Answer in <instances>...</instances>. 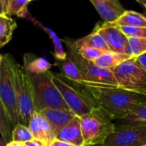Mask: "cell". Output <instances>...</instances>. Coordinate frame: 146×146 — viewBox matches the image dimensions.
<instances>
[{
    "mask_svg": "<svg viewBox=\"0 0 146 146\" xmlns=\"http://www.w3.org/2000/svg\"><path fill=\"white\" fill-rule=\"evenodd\" d=\"M83 85L90 92L97 106L112 120H122L133 107L146 103L145 96L128 92L119 86L98 84Z\"/></svg>",
    "mask_w": 146,
    "mask_h": 146,
    "instance_id": "cell-1",
    "label": "cell"
},
{
    "mask_svg": "<svg viewBox=\"0 0 146 146\" xmlns=\"http://www.w3.org/2000/svg\"><path fill=\"white\" fill-rule=\"evenodd\" d=\"M29 77L33 86L35 111L40 112L46 109L70 110L54 84L50 71L40 74H29Z\"/></svg>",
    "mask_w": 146,
    "mask_h": 146,
    "instance_id": "cell-2",
    "label": "cell"
},
{
    "mask_svg": "<svg viewBox=\"0 0 146 146\" xmlns=\"http://www.w3.org/2000/svg\"><path fill=\"white\" fill-rule=\"evenodd\" d=\"M80 118L85 145H104L115 127L113 120L100 108Z\"/></svg>",
    "mask_w": 146,
    "mask_h": 146,
    "instance_id": "cell-3",
    "label": "cell"
},
{
    "mask_svg": "<svg viewBox=\"0 0 146 146\" xmlns=\"http://www.w3.org/2000/svg\"><path fill=\"white\" fill-rule=\"evenodd\" d=\"M15 61L10 54L3 56L0 65V98L14 126L19 124V110L15 93L14 66Z\"/></svg>",
    "mask_w": 146,
    "mask_h": 146,
    "instance_id": "cell-4",
    "label": "cell"
},
{
    "mask_svg": "<svg viewBox=\"0 0 146 146\" xmlns=\"http://www.w3.org/2000/svg\"><path fill=\"white\" fill-rule=\"evenodd\" d=\"M14 75L19 110V123L27 127L30 118L35 111L32 82L28 72L17 62L14 66Z\"/></svg>",
    "mask_w": 146,
    "mask_h": 146,
    "instance_id": "cell-5",
    "label": "cell"
},
{
    "mask_svg": "<svg viewBox=\"0 0 146 146\" xmlns=\"http://www.w3.org/2000/svg\"><path fill=\"white\" fill-rule=\"evenodd\" d=\"M112 71L119 87L146 97V71L135 58L125 61Z\"/></svg>",
    "mask_w": 146,
    "mask_h": 146,
    "instance_id": "cell-6",
    "label": "cell"
},
{
    "mask_svg": "<svg viewBox=\"0 0 146 146\" xmlns=\"http://www.w3.org/2000/svg\"><path fill=\"white\" fill-rule=\"evenodd\" d=\"M50 75L64 102L76 116L81 117L91 113L93 109L98 108L93 100L68 84L61 74L50 72Z\"/></svg>",
    "mask_w": 146,
    "mask_h": 146,
    "instance_id": "cell-7",
    "label": "cell"
},
{
    "mask_svg": "<svg viewBox=\"0 0 146 146\" xmlns=\"http://www.w3.org/2000/svg\"><path fill=\"white\" fill-rule=\"evenodd\" d=\"M69 55L79 65L86 80V84H98L118 86L117 80L112 70L98 66L95 62L83 59L73 45L71 39H64Z\"/></svg>",
    "mask_w": 146,
    "mask_h": 146,
    "instance_id": "cell-8",
    "label": "cell"
},
{
    "mask_svg": "<svg viewBox=\"0 0 146 146\" xmlns=\"http://www.w3.org/2000/svg\"><path fill=\"white\" fill-rule=\"evenodd\" d=\"M104 145H146V125H115L114 132L107 138Z\"/></svg>",
    "mask_w": 146,
    "mask_h": 146,
    "instance_id": "cell-9",
    "label": "cell"
},
{
    "mask_svg": "<svg viewBox=\"0 0 146 146\" xmlns=\"http://www.w3.org/2000/svg\"><path fill=\"white\" fill-rule=\"evenodd\" d=\"M95 29L102 35L110 51L128 55V38L121 31L120 27L113 24L104 23L98 24Z\"/></svg>",
    "mask_w": 146,
    "mask_h": 146,
    "instance_id": "cell-10",
    "label": "cell"
},
{
    "mask_svg": "<svg viewBox=\"0 0 146 146\" xmlns=\"http://www.w3.org/2000/svg\"><path fill=\"white\" fill-rule=\"evenodd\" d=\"M27 127L31 131L33 139L43 142L46 146L56 139V136L50 123L38 111L33 112Z\"/></svg>",
    "mask_w": 146,
    "mask_h": 146,
    "instance_id": "cell-11",
    "label": "cell"
},
{
    "mask_svg": "<svg viewBox=\"0 0 146 146\" xmlns=\"http://www.w3.org/2000/svg\"><path fill=\"white\" fill-rule=\"evenodd\" d=\"M104 23L112 24L125 13L126 9L117 0H91Z\"/></svg>",
    "mask_w": 146,
    "mask_h": 146,
    "instance_id": "cell-12",
    "label": "cell"
},
{
    "mask_svg": "<svg viewBox=\"0 0 146 146\" xmlns=\"http://www.w3.org/2000/svg\"><path fill=\"white\" fill-rule=\"evenodd\" d=\"M39 113L50 123L56 136L76 116L71 110L63 109H46Z\"/></svg>",
    "mask_w": 146,
    "mask_h": 146,
    "instance_id": "cell-13",
    "label": "cell"
},
{
    "mask_svg": "<svg viewBox=\"0 0 146 146\" xmlns=\"http://www.w3.org/2000/svg\"><path fill=\"white\" fill-rule=\"evenodd\" d=\"M56 139L74 146L85 145L81 132L80 118L79 116H75L59 132Z\"/></svg>",
    "mask_w": 146,
    "mask_h": 146,
    "instance_id": "cell-14",
    "label": "cell"
},
{
    "mask_svg": "<svg viewBox=\"0 0 146 146\" xmlns=\"http://www.w3.org/2000/svg\"><path fill=\"white\" fill-rule=\"evenodd\" d=\"M24 68L29 74H40L50 71L51 63L43 57H38L33 53H26L23 56Z\"/></svg>",
    "mask_w": 146,
    "mask_h": 146,
    "instance_id": "cell-15",
    "label": "cell"
},
{
    "mask_svg": "<svg viewBox=\"0 0 146 146\" xmlns=\"http://www.w3.org/2000/svg\"><path fill=\"white\" fill-rule=\"evenodd\" d=\"M62 74L68 80L78 83V84H86L85 77L77 64V62L67 54V58L64 61H62L60 65Z\"/></svg>",
    "mask_w": 146,
    "mask_h": 146,
    "instance_id": "cell-16",
    "label": "cell"
},
{
    "mask_svg": "<svg viewBox=\"0 0 146 146\" xmlns=\"http://www.w3.org/2000/svg\"><path fill=\"white\" fill-rule=\"evenodd\" d=\"M73 40V39H72ZM73 43L75 47L80 48V47H90V48H95L103 51H110L102 37V35L98 33L97 29H94L92 33L88 34L86 37H83L81 38L73 40Z\"/></svg>",
    "mask_w": 146,
    "mask_h": 146,
    "instance_id": "cell-17",
    "label": "cell"
},
{
    "mask_svg": "<svg viewBox=\"0 0 146 146\" xmlns=\"http://www.w3.org/2000/svg\"><path fill=\"white\" fill-rule=\"evenodd\" d=\"M118 27H146V16L133 10H126L125 13L112 23Z\"/></svg>",
    "mask_w": 146,
    "mask_h": 146,
    "instance_id": "cell-18",
    "label": "cell"
},
{
    "mask_svg": "<svg viewBox=\"0 0 146 146\" xmlns=\"http://www.w3.org/2000/svg\"><path fill=\"white\" fill-rule=\"evenodd\" d=\"M130 58L132 57L127 54L107 51V52H104L100 57H98L94 62L99 67L113 70L116 67L121 65L122 62H124L125 61Z\"/></svg>",
    "mask_w": 146,
    "mask_h": 146,
    "instance_id": "cell-19",
    "label": "cell"
},
{
    "mask_svg": "<svg viewBox=\"0 0 146 146\" xmlns=\"http://www.w3.org/2000/svg\"><path fill=\"white\" fill-rule=\"evenodd\" d=\"M31 22H33L34 25L39 27L41 29H43L50 37V38L51 39L52 41V44H53V46H54V56L58 60V61H64L66 58H67V52L64 50V48L62 46V40L61 38L57 36V34L52 31L50 28L45 27L44 25H43L41 22H39L38 20H36L35 18H33L31 20Z\"/></svg>",
    "mask_w": 146,
    "mask_h": 146,
    "instance_id": "cell-20",
    "label": "cell"
},
{
    "mask_svg": "<svg viewBox=\"0 0 146 146\" xmlns=\"http://www.w3.org/2000/svg\"><path fill=\"white\" fill-rule=\"evenodd\" d=\"M17 24L11 17L6 15H0V47L8 44L13 36Z\"/></svg>",
    "mask_w": 146,
    "mask_h": 146,
    "instance_id": "cell-21",
    "label": "cell"
},
{
    "mask_svg": "<svg viewBox=\"0 0 146 146\" xmlns=\"http://www.w3.org/2000/svg\"><path fill=\"white\" fill-rule=\"evenodd\" d=\"M15 126L9 117V115L0 98V133L1 137L7 144L11 142L12 131Z\"/></svg>",
    "mask_w": 146,
    "mask_h": 146,
    "instance_id": "cell-22",
    "label": "cell"
},
{
    "mask_svg": "<svg viewBox=\"0 0 146 146\" xmlns=\"http://www.w3.org/2000/svg\"><path fill=\"white\" fill-rule=\"evenodd\" d=\"M119 121L122 124L146 125V103L133 107L128 115Z\"/></svg>",
    "mask_w": 146,
    "mask_h": 146,
    "instance_id": "cell-23",
    "label": "cell"
},
{
    "mask_svg": "<svg viewBox=\"0 0 146 146\" xmlns=\"http://www.w3.org/2000/svg\"><path fill=\"white\" fill-rule=\"evenodd\" d=\"M31 0H8L7 15H17L23 18L29 12L27 6Z\"/></svg>",
    "mask_w": 146,
    "mask_h": 146,
    "instance_id": "cell-24",
    "label": "cell"
},
{
    "mask_svg": "<svg viewBox=\"0 0 146 146\" xmlns=\"http://www.w3.org/2000/svg\"><path fill=\"white\" fill-rule=\"evenodd\" d=\"M146 53V38H128V56L137 58Z\"/></svg>",
    "mask_w": 146,
    "mask_h": 146,
    "instance_id": "cell-25",
    "label": "cell"
},
{
    "mask_svg": "<svg viewBox=\"0 0 146 146\" xmlns=\"http://www.w3.org/2000/svg\"><path fill=\"white\" fill-rule=\"evenodd\" d=\"M32 139H33V137L28 127L20 124V123L15 126L12 131V136H11L12 142L25 143Z\"/></svg>",
    "mask_w": 146,
    "mask_h": 146,
    "instance_id": "cell-26",
    "label": "cell"
},
{
    "mask_svg": "<svg viewBox=\"0 0 146 146\" xmlns=\"http://www.w3.org/2000/svg\"><path fill=\"white\" fill-rule=\"evenodd\" d=\"M71 41H72L73 45L74 46L72 39H71ZM75 49L83 59L89 61V62H94L98 57H100L105 52V51H103V50H98L95 48H90V47H80V48L75 47Z\"/></svg>",
    "mask_w": 146,
    "mask_h": 146,
    "instance_id": "cell-27",
    "label": "cell"
},
{
    "mask_svg": "<svg viewBox=\"0 0 146 146\" xmlns=\"http://www.w3.org/2000/svg\"><path fill=\"white\" fill-rule=\"evenodd\" d=\"M121 31L127 38H146V27H120Z\"/></svg>",
    "mask_w": 146,
    "mask_h": 146,
    "instance_id": "cell-28",
    "label": "cell"
},
{
    "mask_svg": "<svg viewBox=\"0 0 146 146\" xmlns=\"http://www.w3.org/2000/svg\"><path fill=\"white\" fill-rule=\"evenodd\" d=\"M22 145L23 146H46L43 142L38 140V139H32L30 141H27V142H25V143H22Z\"/></svg>",
    "mask_w": 146,
    "mask_h": 146,
    "instance_id": "cell-29",
    "label": "cell"
},
{
    "mask_svg": "<svg viewBox=\"0 0 146 146\" xmlns=\"http://www.w3.org/2000/svg\"><path fill=\"white\" fill-rule=\"evenodd\" d=\"M7 6L8 0H0V15H7Z\"/></svg>",
    "mask_w": 146,
    "mask_h": 146,
    "instance_id": "cell-30",
    "label": "cell"
},
{
    "mask_svg": "<svg viewBox=\"0 0 146 146\" xmlns=\"http://www.w3.org/2000/svg\"><path fill=\"white\" fill-rule=\"evenodd\" d=\"M47 146H74L71 144H68L67 142H63V141H61V140H58V139H54L50 144H49Z\"/></svg>",
    "mask_w": 146,
    "mask_h": 146,
    "instance_id": "cell-31",
    "label": "cell"
},
{
    "mask_svg": "<svg viewBox=\"0 0 146 146\" xmlns=\"http://www.w3.org/2000/svg\"><path fill=\"white\" fill-rule=\"evenodd\" d=\"M135 59H136L137 62L146 71V53L140 56H139V57H137V58H135Z\"/></svg>",
    "mask_w": 146,
    "mask_h": 146,
    "instance_id": "cell-32",
    "label": "cell"
},
{
    "mask_svg": "<svg viewBox=\"0 0 146 146\" xmlns=\"http://www.w3.org/2000/svg\"><path fill=\"white\" fill-rule=\"evenodd\" d=\"M6 146H23L22 145V143H16V142H10L9 144H7Z\"/></svg>",
    "mask_w": 146,
    "mask_h": 146,
    "instance_id": "cell-33",
    "label": "cell"
},
{
    "mask_svg": "<svg viewBox=\"0 0 146 146\" xmlns=\"http://www.w3.org/2000/svg\"><path fill=\"white\" fill-rule=\"evenodd\" d=\"M139 4H141L144 8H145V9L146 10V0H138L137 1Z\"/></svg>",
    "mask_w": 146,
    "mask_h": 146,
    "instance_id": "cell-34",
    "label": "cell"
},
{
    "mask_svg": "<svg viewBox=\"0 0 146 146\" xmlns=\"http://www.w3.org/2000/svg\"><path fill=\"white\" fill-rule=\"evenodd\" d=\"M6 145H7L6 141H5L2 137H0V146H6Z\"/></svg>",
    "mask_w": 146,
    "mask_h": 146,
    "instance_id": "cell-35",
    "label": "cell"
},
{
    "mask_svg": "<svg viewBox=\"0 0 146 146\" xmlns=\"http://www.w3.org/2000/svg\"><path fill=\"white\" fill-rule=\"evenodd\" d=\"M2 61H3V56L0 54V65H1V63H2Z\"/></svg>",
    "mask_w": 146,
    "mask_h": 146,
    "instance_id": "cell-36",
    "label": "cell"
},
{
    "mask_svg": "<svg viewBox=\"0 0 146 146\" xmlns=\"http://www.w3.org/2000/svg\"><path fill=\"white\" fill-rule=\"evenodd\" d=\"M84 146H104V145H84Z\"/></svg>",
    "mask_w": 146,
    "mask_h": 146,
    "instance_id": "cell-37",
    "label": "cell"
},
{
    "mask_svg": "<svg viewBox=\"0 0 146 146\" xmlns=\"http://www.w3.org/2000/svg\"><path fill=\"white\" fill-rule=\"evenodd\" d=\"M145 146H146V145H145Z\"/></svg>",
    "mask_w": 146,
    "mask_h": 146,
    "instance_id": "cell-38",
    "label": "cell"
}]
</instances>
